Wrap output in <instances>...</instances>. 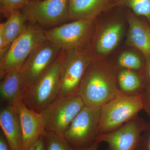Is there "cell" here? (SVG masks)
<instances>
[{
  "mask_svg": "<svg viewBox=\"0 0 150 150\" xmlns=\"http://www.w3.org/2000/svg\"><path fill=\"white\" fill-rule=\"evenodd\" d=\"M145 64V59L142 60L133 52L126 51L120 55L116 64L114 65L117 69L132 70L139 73L143 76Z\"/></svg>",
  "mask_w": 150,
  "mask_h": 150,
  "instance_id": "obj_20",
  "label": "cell"
},
{
  "mask_svg": "<svg viewBox=\"0 0 150 150\" xmlns=\"http://www.w3.org/2000/svg\"><path fill=\"white\" fill-rule=\"evenodd\" d=\"M0 84L1 100L8 104L21 99L23 88L20 71H15L6 75Z\"/></svg>",
  "mask_w": 150,
  "mask_h": 150,
  "instance_id": "obj_19",
  "label": "cell"
},
{
  "mask_svg": "<svg viewBox=\"0 0 150 150\" xmlns=\"http://www.w3.org/2000/svg\"><path fill=\"white\" fill-rule=\"evenodd\" d=\"M101 106L84 105L64 135L76 149L88 147L96 142Z\"/></svg>",
  "mask_w": 150,
  "mask_h": 150,
  "instance_id": "obj_6",
  "label": "cell"
},
{
  "mask_svg": "<svg viewBox=\"0 0 150 150\" xmlns=\"http://www.w3.org/2000/svg\"><path fill=\"white\" fill-rule=\"evenodd\" d=\"M117 69L114 64L94 60L86 70L77 95L85 105L101 106L122 93L118 89Z\"/></svg>",
  "mask_w": 150,
  "mask_h": 150,
  "instance_id": "obj_1",
  "label": "cell"
},
{
  "mask_svg": "<svg viewBox=\"0 0 150 150\" xmlns=\"http://www.w3.org/2000/svg\"><path fill=\"white\" fill-rule=\"evenodd\" d=\"M96 28V19H86L44 30V32L47 40L61 50L82 51L89 48Z\"/></svg>",
  "mask_w": 150,
  "mask_h": 150,
  "instance_id": "obj_3",
  "label": "cell"
},
{
  "mask_svg": "<svg viewBox=\"0 0 150 150\" xmlns=\"http://www.w3.org/2000/svg\"><path fill=\"white\" fill-rule=\"evenodd\" d=\"M0 150H11L8 142L2 131L0 134Z\"/></svg>",
  "mask_w": 150,
  "mask_h": 150,
  "instance_id": "obj_27",
  "label": "cell"
},
{
  "mask_svg": "<svg viewBox=\"0 0 150 150\" xmlns=\"http://www.w3.org/2000/svg\"><path fill=\"white\" fill-rule=\"evenodd\" d=\"M128 42L144 56L150 54V26L133 14L129 17Z\"/></svg>",
  "mask_w": 150,
  "mask_h": 150,
  "instance_id": "obj_17",
  "label": "cell"
},
{
  "mask_svg": "<svg viewBox=\"0 0 150 150\" xmlns=\"http://www.w3.org/2000/svg\"><path fill=\"white\" fill-rule=\"evenodd\" d=\"M0 126L11 150H23V135L20 119L13 104H8L1 110Z\"/></svg>",
  "mask_w": 150,
  "mask_h": 150,
  "instance_id": "obj_14",
  "label": "cell"
},
{
  "mask_svg": "<svg viewBox=\"0 0 150 150\" xmlns=\"http://www.w3.org/2000/svg\"><path fill=\"white\" fill-rule=\"evenodd\" d=\"M140 150H150V121L142 134Z\"/></svg>",
  "mask_w": 150,
  "mask_h": 150,
  "instance_id": "obj_25",
  "label": "cell"
},
{
  "mask_svg": "<svg viewBox=\"0 0 150 150\" xmlns=\"http://www.w3.org/2000/svg\"><path fill=\"white\" fill-rule=\"evenodd\" d=\"M46 40L44 30L28 22L22 33L1 57V79L13 71H20L30 54Z\"/></svg>",
  "mask_w": 150,
  "mask_h": 150,
  "instance_id": "obj_4",
  "label": "cell"
},
{
  "mask_svg": "<svg viewBox=\"0 0 150 150\" xmlns=\"http://www.w3.org/2000/svg\"><path fill=\"white\" fill-rule=\"evenodd\" d=\"M124 31V25L119 21L111 22L103 28L96 27L91 45L88 50L95 60H101L118 46Z\"/></svg>",
  "mask_w": 150,
  "mask_h": 150,
  "instance_id": "obj_12",
  "label": "cell"
},
{
  "mask_svg": "<svg viewBox=\"0 0 150 150\" xmlns=\"http://www.w3.org/2000/svg\"><path fill=\"white\" fill-rule=\"evenodd\" d=\"M69 0H33L22 10L28 22L53 26L68 20Z\"/></svg>",
  "mask_w": 150,
  "mask_h": 150,
  "instance_id": "obj_8",
  "label": "cell"
},
{
  "mask_svg": "<svg viewBox=\"0 0 150 150\" xmlns=\"http://www.w3.org/2000/svg\"><path fill=\"white\" fill-rule=\"evenodd\" d=\"M44 150H77L65 139L64 136L46 132L43 137Z\"/></svg>",
  "mask_w": 150,
  "mask_h": 150,
  "instance_id": "obj_21",
  "label": "cell"
},
{
  "mask_svg": "<svg viewBox=\"0 0 150 150\" xmlns=\"http://www.w3.org/2000/svg\"><path fill=\"white\" fill-rule=\"evenodd\" d=\"M84 105L78 95L57 98L41 113L46 132L64 136Z\"/></svg>",
  "mask_w": 150,
  "mask_h": 150,
  "instance_id": "obj_7",
  "label": "cell"
},
{
  "mask_svg": "<svg viewBox=\"0 0 150 150\" xmlns=\"http://www.w3.org/2000/svg\"><path fill=\"white\" fill-rule=\"evenodd\" d=\"M33 0H0V11L4 16L8 18L12 13L22 10Z\"/></svg>",
  "mask_w": 150,
  "mask_h": 150,
  "instance_id": "obj_23",
  "label": "cell"
},
{
  "mask_svg": "<svg viewBox=\"0 0 150 150\" xmlns=\"http://www.w3.org/2000/svg\"><path fill=\"white\" fill-rule=\"evenodd\" d=\"M148 125L137 115L115 131L99 135L96 142L107 143L106 150H140L142 134Z\"/></svg>",
  "mask_w": 150,
  "mask_h": 150,
  "instance_id": "obj_11",
  "label": "cell"
},
{
  "mask_svg": "<svg viewBox=\"0 0 150 150\" xmlns=\"http://www.w3.org/2000/svg\"><path fill=\"white\" fill-rule=\"evenodd\" d=\"M117 81L118 89L125 95L137 96L146 90L143 76L135 71L117 69Z\"/></svg>",
  "mask_w": 150,
  "mask_h": 150,
  "instance_id": "obj_18",
  "label": "cell"
},
{
  "mask_svg": "<svg viewBox=\"0 0 150 150\" xmlns=\"http://www.w3.org/2000/svg\"><path fill=\"white\" fill-rule=\"evenodd\" d=\"M145 64L143 77L146 89L150 88V54L145 56Z\"/></svg>",
  "mask_w": 150,
  "mask_h": 150,
  "instance_id": "obj_24",
  "label": "cell"
},
{
  "mask_svg": "<svg viewBox=\"0 0 150 150\" xmlns=\"http://www.w3.org/2000/svg\"><path fill=\"white\" fill-rule=\"evenodd\" d=\"M28 23L24 15L19 11L12 13L6 21L0 24V47L3 48L0 51L1 57L22 33Z\"/></svg>",
  "mask_w": 150,
  "mask_h": 150,
  "instance_id": "obj_16",
  "label": "cell"
},
{
  "mask_svg": "<svg viewBox=\"0 0 150 150\" xmlns=\"http://www.w3.org/2000/svg\"><path fill=\"white\" fill-rule=\"evenodd\" d=\"M65 55V51L62 50L51 67L23 92L21 100L30 109L41 113L58 97Z\"/></svg>",
  "mask_w": 150,
  "mask_h": 150,
  "instance_id": "obj_2",
  "label": "cell"
},
{
  "mask_svg": "<svg viewBox=\"0 0 150 150\" xmlns=\"http://www.w3.org/2000/svg\"><path fill=\"white\" fill-rule=\"evenodd\" d=\"M99 144L98 142H96L93 144L91 145L90 146L88 147L76 149L77 150H98Z\"/></svg>",
  "mask_w": 150,
  "mask_h": 150,
  "instance_id": "obj_29",
  "label": "cell"
},
{
  "mask_svg": "<svg viewBox=\"0 0 150 150\" xmlns=\"http://www.w3.org/2000/svg\"><path fill=\"white\" fill-rule=\"evenodd\" d=\"M143 101V110L146 112L150 118V88L146 89L142 94Z\"/></svg>",
  "mask_w": 150,
  "mask_h": 150,
  "instance_id": "obj_26",
  "label": "cell"
},
{
  "mask_svg": "<svg viewBox=\"0 0 150 150\" xmlns=\"http://www.w3.org/2000/svg\"><path fill=\"white\" fill-rule=\"evenodd\" d=\"M61 51L56 45L46 40L30 54L20 71L22 93L51 67Z\"/></svg>",
  "mask_w": 150,
  "mask_h": 150,
  "instance_id": "obj_9",
  "label": "cell"
},
{
  "mask_svg": "<svg viewBox=\"0 0 150 150\" xmlns=\"http://www.w3.org/2000/svg\"><path fill=\"white\" fill-rule=\"evenodd\" d=\"M13 104L19 116L22 129L23 150H28L46 135L45 123L41 113L30 109L21 100H18Z\"/></svg>",
  "mask_w": 150,
  "mask_h": 150,
  "instance_id": "obj_13",
  "label": "cell"
},
{
  "mask_svg": "<svg viewBox=\"0 0 150 150\" xmlns=\"http://www.w3.org/2000/svg\"><path fill=\"white\" fill-rule=\"evenodd\" d=\"M94 60L87 51H65L61 88L58 97L77 95L86 70Z\"/></svg>",
  "mask_w": 150,
  "mask_h": 150,
  "instance_id": "obj_10",
  "label": "cell"
},
{
  "mask_svg": "<svg viewBox=\"0 0 150 150\" xmlns=\"http://www.w3.org/2000/svg\"><path fill=\"white\" fill-rule=\"evenodd\" d=\"M28 150H44L43 147V137L40 138Z\"/></svg>",
  "mask_w": 150,
  "mask_h": 150,
  "instance_id": "obj_28",
  "label": "cell"
},
{
  "mask_svg": "<svg viewBox=\"0 0 150 150\" xmlns=\"http://www.w3.org/2000/svg\"><path fill=\"white\" fill-rule=\"evenodd\" d=\"M116 3L115 0H69L68 20L96 19Z\"/></svg>",
  "mask_w": 150,
  "mask_h": 150,
  "instance_id": "obj_15",
  "label": "cell"
},
{
  "mask_svg": "<svg viewBox=\"0 0 150 150\" xmlns=\"http://www.w3.org/2000/svg\"><path fill=\"white\" fill-rule=\"evenodd\" d=\"M142 94L130 96L121 93L100 107L98 134L115 131L143 110Z\"/></svg>",
  "mask_w": 150,
  "mask_h": 150,
  "instance_id": "obj_5",
  "label": "cell"
},
{
  "mask_svg": "<svg viewBox=\"0 0 150 150\" xmlns=\"http://www.w3.org/2000/svg\"><path fill=\"white\" fill-rule=\"evenodd\" d=\"M118 2L131 8L137 15L144 17L150 23V0H120Z\"/></svg>",
  "mask_w": 150,
  "mask_h": 150,
  "instance_id": "obj_22",
  "label": "cell"
}]
</instances>
